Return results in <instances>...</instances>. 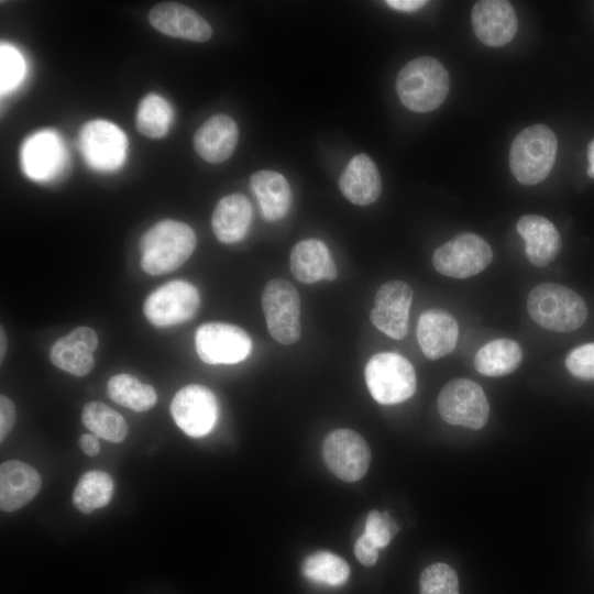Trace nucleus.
I'll list each match as a JSON object with an SVG mask.
<instances>
[{
	"instance_id": "nucleus-1",
	"label": "nucleus",
	"mask_w": 594,
	"mask_h": 594,
	"mask_svg": "<svg viewBox=\"0 0 594 594\" xmlns=\"http://www.w3.org/2000/svg\"><path fill=\"white\" fill-rule=\"evenodd\" d=\"M197 244L186 223L165 219L152 226L140 240L141 267L150 275H163L182 266Z\"/></svg>"
},
{
	"instance_id": "nucleus-2",
	"label": "nucleus",
	"mask_w": 594,
	"mask_h": 594,
	"mask_svg": "<svg viewBox=\"0 0 594 594\" xmlns=\"http://www.w3.org/2000/svg\"><path fill=\"white\" fill-rule=\"evenodd\" d=\"M396 92L407 109L430 112L439 108L448 96L449 74L438 59L417 57L399 70Z\"/></svg>"
},
{
	"instance_id": "nucleus-3",
	"label": "nucleus",
	"mask_w": 594,
	"mask_h": 594,
	"mask_svg": "<svg viewBox=\"0 0 594 594\" xmlns=\"http://www.w3.org/2000/svg\"><path fill=\"white\" fill-rule=\"evenodd\" d=\"M527 310L537 324L557 332L574 331L587 317L584 299L569 287L554 283L534 287L528 295Z\"/></svg>"
},
{
	"instance_id": "nucleus-4",
	"label": "nucleus",
	"mask_w": 594,
	"mask_h": 594,
	"mask_svg": "<svg viewBox=\"0 0 594 594\" xmlns=\"http://www.w3.org/2000/svg\"><path fill=\"white\" fill-rule=\"evenodd\" d=\"M557 138L543 124L524 129L513 141L509 151V168L522 185H536L550 174L557 154Z\"/></svg>"
},
{
	"instance_id": "nucleus-5",
	"label": "nucleus",
	"mask_w": 594,
	"mask_h": 594,
	"mask_svg": "<svg viewBox=\"0 0 594 594\" xmlns=\"http://www.w3.org/2000/svg\"><path fill=\"white\" fill-rule=\"evenodd\" d=\"M364 376L372 397L383 405H395L409 399L417 386L411 363L394 352L373 355L366 363Z\"/></svg>"
},
{
	"instance_id": "nucleus-6",
	"label": "nucleus",
	"mask_w": 594,
	"mask_h": 594,
	"mask_svg": "<svg viewBox=\"0 0 594 594\" xmlns=\"http://www.w3.org/2000/svg\"><path fill=\"white\" fill-rule=\"evenodd\" d=\"M262 308L273 339L289 345L300 338V298L293 284L284 278L271 279L262 294Z\"/></svg>"
},
{
	"instance_id": "nucleus-7",
	"label": "nucleus",
	"mask_w": 594,
	"mask_h": 594,
	"mask_svg": "<svg viewBox=\"0 0 594 594\" xmlns=\"http://www.w3.org/2000/svg\"><path fill=\"white\" fill-rule=\"evenodd\" d=\"M438 410L450 425L481 429L488 419L490 406L477 383L469 378H454L440 391Z\"/></svg>"
},
{
	"instance_id": "nucleus-8",
	"label": "nucleus",
	"mask_w": 594,
	"mask_h": 594,
	"mask_svg": "<svg viewBox=\"0 0 594 594\" xmlns=\"http://www.w3.org/2000/svg\"><path fill=\"white\" fill-rule=\"evenodd\" d=\"M492 257V249L484 239L474 233H462L435 251L432 265L444 276L466 278L485 270Z\"/></svg>"
},
{
	"instance_id": "nucleus-9",
	"label": "nucleus",
	"mask_w": 594,
	"mask_h": 594,
	"mask_svg": "<svg viewBox=\"0 0 594 594\" xmlns=\"http://www.w3.org/2000/svg\"><path fill=\"white\" fill-rule=\"evenodd\" d=\"M199 304V292L193 284L172 280L147 296L143 312L153 326L169 327L190 320Z\"/></svg>"
},
{
	"instance_id": "nucleus-10",
	"label": "nucleus",
	"mask_w": 594,
	"mask_h": 594,
	"mask_svg": "<svg viewBox=\"0 0 594 594\" xmlns=\"http://www.w3.org/2000/svg\"><path fill=\"white\" fill-rule=\"evenodd\" d=\"M199 359L211 365L235 364L252 351L250 336L240 327L223 322L201 324L195 334Z\"/></svg>"
},
{
	"instance_id": "nucleus-11",
	"label": "nucleus",
	"mask_w": 594,
	"mask_h": 594,
	"mask_svg": "<svg viewBox=\"0 0 594 594\" xmlns=\"http://www.w3.org/2000/svg\"><path fill=\"white\" fill-rule=\"evenodd\" d=\"M78 143L82 157L96 170H116L127 156L125 134L106 120L87 122L79 132Z\"/></svg>"
},
{
	"instance_id": "nucleus-12",
	"label": "nucleus",
	"mask_w": 594,
	"mask_h": 594,
	"mask_svg": "<svg viewBox=\"0 0 594 594\" xmlns=\"http://www.w3.org/2000/svg\"><path fill=\"white\" fill-rule=\"evenodd\" d=\"M322 454L329 470L345 482L362 479L371 462L366 441L351 429H336L328 433L322 444Z\"/></svg>"
},
{
	"instance_id": "nucleus-13",
	"label": "nucleus",
	"mask_w": 594,
	"mask_h": 594,
	"mask_svg": "<svg viewBox=\"0 0 594 594\" xmlns=\"http://www.w3.org/2000/svg\"><path fill=\"white\" fill-rule=\"evenodd\" d=\"M170 414L186 435L199 438L209 433L217 422V398L202 385H187L175 394Z\"/></svg>"
},
{
	"instance_id": "nucleus-14",
	"label": "nucleus",
	"mask_w": 594,
	"mask_h": 594,
	"mask_svg": "<svg viewBox=\"0 0 594 594\" xmlns=\"http://www.w3.org/2000/svg\"><path fill=\"white\" fill-rule=\"evenodd\" d=\"M411 301L413 289L407 283L388 280L378 288L375 295L370 319L389 338L402 340L408 331Z\"/></svg>"
},
{
	"instance_id": "nucleus-15",
	"label": "nucleus",
	"mask_w": 594,
	"mask_h": 594,
	"mask_svg": "<svg viewBox=\"0 0 594 594\" xmlns=\"http://www.w3.org/2000/svg\"><path fill=\"white\" fill-rule=\"evenodd\" d=\"M474 34L485 45L499 47L515 36L518 20L512 3L505 0H481L471 13Z\"/></svg>"
},
{
	"instance_id": "nucleus-16",
	"label": "nucleus",
	"mask_w": 594,
	"mask_h": 594,
	"mask_svg": "<svg viewBox=\"0 0 594 594\" xmlns=\"http://www.w3.org/2000/svg\"><path fill=\"white\" fill-rule=\"evenodd\" d=\"M66 153L59 136L48 130L29 136L21 146V167L32 179L47 180L65 166Z\"/></svg>"
},
{
	"instance_id": "nucleus-17",
	"label": "nucleus",
	"mask_w": 594,
	"mask_h": 594,
	"mask_svg": "<svg viewBox=\"0 0 594 594\" xmlns=\"http://www.w3.org/2000/svg\"><path fill=\"white\" fill-rule=\"evenodd\" d=\"M148 21L161 33L193 42H206L212 35L210 24L196 11L176 2L154 6Z\"/></svg>"
},
{
	"instance_id": "nucleus-18",
	"label": "nucleus",
	"mask_w": 594,
	"mask_h": 594,
	"mask_svg": "<svg viewBox=\"0 0 594 594\" xmlns=\"http://www.w3.org/2000/svg\"><path fill=\"white\" fill-rule=\"evenodd\" d=\"M97 346L96 331L88 327H79L55 341L50 351V359L56 367L75 376H85L95 366L94 352Z\"/></svg>"
},
{
	"instance_id": "nucleus-19",
	"label": "nucleus",
	"mask_w": 594,
	"mask_h": 594,
	"mask_svg": "<svg viewBox=\"0 0 594 594\" xmlns=\"http://www.w3.org/2000/svg\"><path fill=\"white\" fill-rule=\"evenodd\" d=\"M38 472L30 464L9 460L0 466V508L12 513L29 504L40 492Z\"/></svg>"
},
{
	"instance_id": "nucleus-20",
	"label": "nucleus",
	"mask_w": 594,
	"mask_h": 594,
	"mask_svg": "<svg viewBox=\"0 0 594 594\" xmlns=\"http://www.w3.org/2000/svg\"><path fill=\"white\" fill-rule=\"evenodd\" d=\"M458 337V322L448 311L433 308L420 315L417 340L422 353L429 360H438L451 353L457 345Z\"/></svg>"
},
{
	"instance_id": "nucleus-21",
	"label": "nucleus",
	"mask_w": 594,
	"mask_h": 594,
	"mask_svg": "<svg viewBox=\"0 0 594 594\" xmlns=\"http://www.w3.org/2000/svg\"><path fill=\"white\" fill-rule=\"evenodd\" d=\"M235 121L227 114H216L206 120L195 132L194 147L206 162L216 164L228 160L238 143Z\"/></svg>"
},
{
	"instance_id": "nucleus-22",
	"label": "nucleus",
	"mask_w": 594,
	"mask_h": 594,
	"mask_svg": "<svg viewBox=\"0 0 594 594\" xmlns=\"http://www.w3.org/2000/svg\"><path fill=\"white\" fill-rule=\"evenodd\" d=\"M517 231L525 240V253L532 265L544 267L559 254L561 237L547 218L525 215L517 222Z\"/></svg>"
},
{
	"instance_id": "nucleus-23",
	"label": "nucleus",
	"mask_w": 594,
	"mask_h": 594,
	"mask_svg": "<svg viewBox=\"0 0 594 594\" xmlns=\"http://www.w3.org/2000/svg\"><path fill=\"white\" fill-rule=\"evenodd\" d=\"M342 195L358 206L371 205L382 191V178L373 160L366 154L353 156L339 179Z\"/></svg>"
},
{
	"instance_id": "nucleus-24",
	"label": "nucleus",
	"mask_w": 594,
	"mask_h": 594,
	"mask_svg": "<svg viewBox=\"0 0 594 594\" xmlns=\"http://www.w3.org/2000/svg\"><path fill=\"white\" fill-rule=\"evenodd\" d=\"M290 271L294 277L304 284H314L321 279L333 280L337 267L327 245L317 239L302 240L290 252Z\"/></svg>"
},
{
	"instance_id": "nucleus-25",
	"label": "nucleus",
	"mask_w": 594,
	"mask_h": 594,
	"mask_svg": "<svg viewBox=\"0 0 594 594\" xmlns=\"http://www.w3.org/2000/svg\"><path fill=\"white\" fill-rule=\"evenodd\" d=\"M252 221V206L242 194H231L219 200L212 218L211 227L216 238L223 243H235L242 240Z\"/></svg>"
},
{
	"instance_id": "nucleus-26",
	"label": "nucleus",
	"mask_w": 594,
	"mask_h": 594,
	"mask_svg": "<svg viewBox=\"0 0 594 594\" xmlns=\"http://www.w3.org/2000/svg\"><path fill=\"white\" fill-rule=\"evenodd\" d=\"M250 185L266 221H277L286 216L292 193L288 182L282 174L274 170H258L251 176Z\"/></svg>"
},
{
	"instance_id": "nucleus-27",
	"label": "nucleus",
	"mask_w": 594,
	"mask_h": 594,
	"mask_svg": "<svg viewBox=\"0 0 594 594\" xmlns=\"http://www.w3.org/2000/svg\"><path fill=\"white\" fill-rule=\"evenodd\" d=\"M522 359L520 345L512 339H496L483 345L474 356L477 372L486 376H504L518 369Z\"/></svg>"
},
{
	"instance_id": "nucleus-28",
	"label": "nucleus",
	"mask_w": 594,
	"mask_h": 594,
	"mask_svg": "<svg viewBox=\"0 0 594 594\" xmlns=\"http://www.w3.org/2000/svg\"><path fill=\"white\" fill-rule=\"evenodd\" d=\"M113 494L111 476L100 470L84 473L74 490L73 504L81 514L88 515L107 506Z\"/></svg>"
},
{
	"instance_id": "nucleus-29",
	"label": "nucleus",
	"mask_w": 594,
	"mask_h": 594,
	"mask_svg": "<svg viewBox=\"0 0 594 594\" xmlns=\"http://www.w3.org/2000/svg\"><path fill=\"white\" fill-rule=\"evenodd\" d=\"M107 392L114 403L139 413L151 409L157 399L153 386L143 384L136 377L124 373L110 377Z\"/></svg>"
},
{
	"instance_id": "nucleus-30",
	"label": "nucleus",
	"mask_w": 594,
	"mask_h": 594,
	"mask_svg": "<svg viewBox=\"0 0 594 594\" xmlns=\"http://www.w3.org/2000/svg\"><path fill=\"white\" fill-rule=\"evenodd\" d=\"M81 421L92 435L112 443L124 441L129 432L124 418L101 402L87 403L81 411Z\"/></svg>"
},
{
	"instance_id": "nucleus-31",
	"label": "nucleus",
	"mask_w": 594,
	"mask_h": 594,
	"mask_svg": "<svg viewBox=\"0 0 594 594\" xmlns=\"http://www.w3.org/2000/svg\"><path fill=\"white\" fill-rule=\"evenodd\" d=\"M173 111L157 94H148L139 103L135 124L139 132L151 139H161L169 130Z\"/></svg>"
},
{
	"instance_id": "nucleus-32",
	"label": "nucleus",
	"mask_w": 594,
	"mask_h": 594,
	"mask_svg": "<svg viewBox=\"0 0 594 594\" xmlns=\"http://www.w3.org/2000/svg\"><path fill=\"white\" fill-rule=\"evenodd\" d=\"M302 574L315 583L340 586L348 581L350 568L341 557L330 551H317L305 559Z\"/></svg>"
},
{
	"instance_id": "nucleus-33",
	"label": "nucleus",
	"mask_w": 594,
	"mask_h": 594,
	"mask_svg": "<svg viewBox=\"0 0 594 594\" xmlns=\"http://www.w3.org/2000/svg\"><path fill=\"white\" fill-rule=\"evenodd\" d=\"M419 586L420 594H459L458 575L446 563H433L425 568Z\"/></svg>"
},
{
	"instance_id": "nucleus-34",
	"label": "nucleus",
	"mask_w": 594,
	"mask_h": 594,
	"mask_svg": "<svg viewBox=\"0 0 594 594\" xmlns=\"http://www.w3.org/2000/svg\"><path fill=\"white\" fill-rule=\"evenodd\" d=\"M24 61L21 54L8 44L0 48V86L1 92L14 88L24 75Z\"/></svg>"
},
{
	"instance_id": "nucleus-35",
	"label": "nucleus",
	"mask_w": 594,
	"mask_h": 594,
	"mask_svg": "<svg viewBox=\"0 0 594 594\" xmlns=\"http://www.w3.org/2000/svg\"><path fill=\"white\" fill-rule=\"evenodd\" d=\"M398 531V526L387 512L372 510L369 513L364 535L370 538L378 549L385 548Z\"/></svg>"
},
{
	"instance_id": "nucleus-36",
	"label": "nucleus",
	"mask_w": 594,
	"mask_h": 594,
	"mask_svg": "<svg viewBox=\"0 0 594 594\" xmlns=\"http://www.w3.org/2000/svg\"><path fill=\"white\" fill-rule=\"evenodd\" d=\"M565 366L574 377L594 381V342L570 351L565 359Z\"/></svg>"
},
{
	"instance_id": "nucleus-37",
	"label": "nucleus",
	"mask_w": 594,
	"mask_h": 594,
	"mask_svg": "<svg viewBox=\"0 0 594 594\" xmlns=\"http://www.w3.org/2000/svg\"><path fill=\"white\" fill-rule=\"evenodd\" d=\"M378 547L364 534L355 541L354 553L356 559L364 566H372L378 559Z\"/></svg>"
},
{
	"instance_id": "nucleus-38",
	"label": "nucleus",
	"mask_w": 594,
	"mask_h": 594,
	"mask_svg": "<svg viewBox=\"0 0 594 594\" xmlns=\"http://www.w3.org/2000/svg\"><path fill=\"white\" fill-rule=\"evenodd\" d=\"M16 419L13 402L6 395L0 396V441L3 442L12 430Z\"/></svg>"
},
{
	"instance_id": "nucleus-39",
	"label": "nucleus",
	"mask_w": 594,
	"mask_h": 594,
	"mask_svg": "<svg viewBox=\"0 0 594 594\" xmlns=\"http://www.w3.org/2000/svg\"><path fill=\"white\" fill-rule=\"evenodd\" d=\"M92 433L81 435L78 439L80 450L88 457H95L100 452L99 441Z\"/></svg>"
},
{
	"instance_id": "nucleus-40",
	"label": "nucleus",
	"mask_w": 594,
	"mask_h": 594,
	"mask_svg": "<svg viewBox=\"0 0 594 594\" xmlns=\"http://www.w3.org/2000/svg\"><path fill=\"white\" fill-rule=\"evenodd\" d=\"M385 3L398 11L414 12L425 7L428 2L425 0H386Z\"/></svg>"
},
{
	"instance_id": "nucleus-41",
	"label": "nucleus",
	"mask_w": 594,
	"mask_h": 594,
	"mask_svg": "<svg viewBox=\"0 0 594 594\" xmlns=\"http://www.w3.org/2000/svg\"><path fill=\"white\" fill-rule=\"evenodd\" d=\"M587 161H588L587 175L591 178H594V139L590 142L587 146Z\"/></svg>"
},
{
	"instance_id": "nucleus-42",
	"label": "nucleus",
	"mask_w": 594,
	"mask_h": 594,
	"mask_svg": "<svg viewBox=\"0 0 594 594\" xmlns=\"http://www.w3.org/2000/svg\"><path fill=\"white\" fill-rule=\"evenodd\" d=\"M0 343H1V345H0V360L2 362L4 353H6V349H7V337H6V332H4L2 327H1V331H0Z\"/></svg>"
}]
</instances>
